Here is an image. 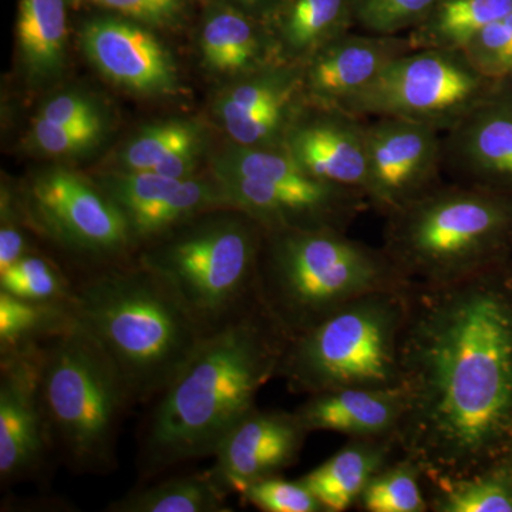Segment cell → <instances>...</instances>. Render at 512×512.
I'll return each mask as SVG.
<instances>
[{
    "mask_svg": "<svg viewBox=\"0 0 512 512\" xmlns=\"http://www.w3.org/2000/svg\"><path fill=\"white\" fill-rule=\"evenodd\" d=\"M505 261L443 284L410 282L400 340L399 456L423 476L510 461L512 275Z\"/></svg>",
    "mask_w": 512,
    "mask_h": 512,
    "instance_id": "1",
    "label": "cell"
},
{
    "mask_svg": "<svg viewBox=\"0 0 512 512\" xmlns=\"http://www.w3.org/2000/svg\"><path fill=\"white\" fill-rule=\"evenodd\" d=\"M288 336L261 302L204 336L157 397L141 447V474L212 457L222 439L256 407L259 390L278 375Z\"/></svg>",
    "mask_w": 512,
    "mask_h": 512,
    "instance_id": "2",
    "label": "cell"
},
{
    "mask_svg": "<svg viewBox=\"0 0 512 512\" xmlns=\"http://www.w3.org/2000/svg\"><path fill=\"white\" fill-rule=\"evenodd\" d=\"M73 308L136 404L157 399L204 339L170 286L137 259L77 282Z\"/></svg>",
    "mask_w": 512,
    "mask_h": 512,
    "instance_id": "3",
    "label": "cell"
},
{
    "mask_svg": "<svg viewBox=\"0 0 512 512\" xmlns=\"http://www.w3.org/2000/svg\"><path fill=\"white\" fill-rule=\"evenodd\" d=\"M383 248L333 228L265 232L258 298L289 339L360 296L409 284Z\"/></svg>",
    "mask_w": 512,
    "mask_h": 512,
    "instance_id": "4",
    "label": "cell"
},
{
    "mask_svg": "<svg viewBox=\"0 0 512 512\" xmlns=\"http://www.w3.org/2000/svg\"><path fill=\"white\" fill-rule=\"evenodd\" d=\"M265 229L237 208L198 215L138 249L207 336L259 302Z\"/></svg>",
    "mask_w": 512,
    "mask_h": 512,
    "instance_id": "5",
    "label": "cell"
},
{
    "mask_svg": "<svg viewBox=\"0 0 512 512\" xmlns=\"http://www.w3.org/2000/svg\"><path fill=\"white\" fill-rule=\"evenodd\" d=\"M512 247V197L457 183L386 217L383 249L410 282L443 284L501 264Z\"/></svg>",
    "mask_w": 512,
    "mask_h": 512,
    "instance_id": "6",
    "label": "cell"
},
{
    "mask_svg": "<svg viewBox=\"0 0 512 512\" xmlns=\"http://www.w3.org/2000/svg\"><path fill=\"white\" fill-rule=\"evenodd\" d=\"M40 397L50 444L67 467L110 474L123 417L136 403L110 357L79 323L43 345Z\"/></svg>",
    "mask_w": 512,
    "mask_h": 512,
    "instance_id": "7",
    "label": "cell"
},
{
    "mask_svg": "<svg viewBox=\"0 0 512 512\" xmlns=\"http://www.w3.org/2000/svg\"><path fill=\"white\" fill-rule=\"evenodd\" d=\"M407 285L360 296L293 336L276 377L289 392L306 396L348 387H400Z\"/></svg>",
    "mask_w": 512,
    "mask_h": 512,
    "instance_id": "8",
    "label": "cell"
},
{
    "mask_svg": "<svg viewBox=\"0 0 512 512\" xmlns=\"http://www.w3.org/2000/svg\"><path fill=\"white\" fill-rule=\"evenodd\" d=\"M231 208L245 212L265 232L333 228L348 231L370 208L365 195L306 173L284 148L227 143L211 161Z\"/></svg>",
    "mask_w": 512,
    "mask_h": 512,
    "instance_id": "9",
    "label": "cell"
},
{
    "mask_svg": "<svg viewBox=\"0 0 512 512\" xmlns=\"http://www.w3.org/2000/svg\"><path fill=\"white\" fill-rule=\"evenodd\" d=\"M16 192L30 229L73 258L100 269L131 261L138 251L119 207L94 177L50 165Z\"/></svg>",
    "mask_w": 512,
    "mask_h": 512,
    "instance_id": "10",
    "label": "cell"
},
{
    "mask_svg": "<svg viewBox=\"0 0 512 512\" xmlns=\"http://www.w3.org/2000/svg\"><path fill=\"white\" fill-rule=\"evenodd\" d=\"M497 82L471 64L463 50L413 49L393 60L365 92L342 109L360 117H397L441 133L464 119Z\"/></svg>",
    "mask_w": 512,
    "mask_h": 512,
    "instance_id": "11",
    "label": "cell"
},
{
    "mask_svg": "<svg viewBox=\"0 0 512 512\" xmlns=\"http://www.w3.org/2000/svg\"><path fill=\"white\" fill-rule=\"evenodd\" d=\"M89 12L77 29V42L107 82L144 99L180 96V67L163 33L113 13Z\"/></svg>",
    "mask_w": 512,
    "mask_h": 512,
    "instance_id": "12",
    "label": "cell"
},
{
    "mask_svg": "<svg viewBox=\"0 0 512 512\" xmlns=\"http://www.w3.org/2000/svg\"><path fill=\"white\" fill-rule=\"evenodd\" d=\"M437 128L397 117H376L367 126L370 208L389 217L441 184L443 136Z\"/></svg>",
    "mask_w": 512,
    "mask_h": 512,
    "instance_id": "13",
    "label": "cell"
},
{
    "mask_svg": "<svg viewBox=\"0 0 512 512\" xmlns=\"http://www.w3.org/2000/svg\"><path fill=\"white\" fill-rule=\"evenodd\" d=\"M306 104L303 64L279 63L222 84L211 110L229 143L282 148Z\"/></svg>",
    "mask_w": 512,
    "mask_h": 512,
    "instance_id": "14",
    "label": "cell"
},
{
    "mask_svg": "<svg viewBox=\"0 0 512 512\" xmlns=\"http://www.w3.org/2000/svg\"><path fill=\"white\" fill-rule=\"evenodd\" d=\"M94 180L116 202L138 249L198 215L231 207L212 174L173 178L148 171L104 170Z\"/></svg>",
    "mask_w": 512,
    "mask_h": 512,
    "instance_id": "15",
    "label": "cell"
},
{
    "mask_svg": "<svg viewBox=\"0 0 512 512\" xmlns=\"http://www.w3.org/2000/svg\"><path fill=\"white\" fill-rule=\"evenodd\" d=\"M42 346L0 356V483L36 477L52 453L40 397Z\"/></svg>",
    "mask_w": 512,
    "mask_h": 512,
    "instance_id": "16",
    "label": "cell"
},
{
    "mask_svg": "<svg viewBox=\"0 0 512 512\" xmlns=\"http://www.w3.org/2000/svg\"><path fill=\"white\" fill-rule=\"evenodd\" d=\"M309 434L295 412L254 407L215 450L212 476L229 495L242 497L252 484L293 466Z\"/></svg>",
    "mask_w": 512,
    "mask_h": 512,
    "instance_id": "17",
    "label": "cell"
},
{
    "mask_svg": "<svg viewBox=\"0 0 512 512\" xmlns=\"http://www.w3.org/2000/svg\"><path fill=\"white\" fill-rule=\"evenodd\" d=\"M444 168L458 183L512 197V82L491 92L443 134Z\"/></svg>",
    "mask_w": 512,
    "mask_h": 512,
    "instance_id": "18",
    "label": "cell"
},
{
    "mask_svg": "<svg viewBox=\"0 0 512 512\" xmlns=\"http://www.w3.org/2000/svg\"><path fill=\"white\" fill-rule=\"evenodd\" d=\"M367 126L365 117L342 107L308 103L282 148L312 177L366 197Z\"/></svg>",
    "mask_w": 512,
    "mask_h": 512,
    "instance_id": "19",
    "label": "cell"
},
{
    "mask_svg": "<svg viewBox=\"0 0 512 512\" xmlns=\"http://www.w3.org/2000/svg\"><path fill=\"white\" fill-rule=\"evenodd\" d=\"M195 46L202 70L222 84L284 63L268 26L222 0H200Z\"/></svg>",
    "mask_w": 512,
    "mask_h": 512,
    "instance_id": "20",
    "label": "cell"
},
{
    "mask_svg": "<svg viewBox=\"0 0 512 512\" xmlns=\"http://www.w3.org/2000/svg\"><path fill=\"white\" fill-rule=\"evenodd\" d=\"M412 50L409 36L346 33L303 64L306 99L343 107L365 92L393 60Z\"/></svg>",
    "mask_w": 512,
    "mask_h": 512,
    "instance_id": "21",
    "label": "cell"
},
{
    "mask_svg": "<svg viewBox=\"0 0 512 512\" xmlns=\"http://www.w3.org/2000/svg\"><path fill=\"white\" fill-rule=\"evenodd\" d=\"M404 407L400 387H348L312 394L295 413L309 433L332 431L350 439H394Z\"/></svg>",
    "mask_w": 512,
    "mask_h": 512,
    "instance_id": "22",
    "label": "cell"
},
{
    "mask_svg": "<svg viewBox=\"0 0 512 512\" xmlns=\"http://www.w3.org/2000/svg\"><path fill=\"white\" fill-rule=\"evenodd\" d=\"M210 144L207 124L198 119L157 121L137 130L114 154L107 170L148 171L165 177L197 175Z\"/></svg>",
    "mask_w": 512,
    "mask_h": 512,
    "instance_id": "23",
    "label": "cell"
},
{
    "mask_svg": "<svg viewBox=\"0 0 512 512\" xmlns=\"http://www.w3.org/2000/svg\"><path fill=\"white\" fill-rule=\"evenodd\" d=\"M72 9L73 0H19L16 55L32 89H49L66 73Z\"/></svg>",
    "mask_w": 512,
    "mask_h": 512,
    "instance_id": "24",
    "label": "cell"
},
{
    "mask_svg": "<svg viewBox=\"0 0 512 512\" xmlns=\"http://www.w3.org/2000/svg\"><path fill=\"white\" fill-rule=\"evenodd\" d=\"M353 0H282L266 20L284 63L305 64L355 26Z\"/></svg>",
    "mask_w": 512,
    "mask_h": 512,
    "instance_id": "25",
    "label": "cell"
},
{
    "mask_svg": "<svg viewBox=\"0 0 512 512\" xmlns=\"http://www.w3.org/2000/svg\"><path fill=\"white\" fill-rule=\"evenodd\" d=\"M397 457L394 439H352L299 480L325 512H345L356 507L369 481Z\"/></svg>",
    "mask_w": 512,
    "mask_h": 512,
    "instance_id": "26",
    "label": "cell"
},
{
    "mask_svg": "<svg viewBox=\"0 0 512 512\" xmlns=\"http://www.w3.org/2000/svg\"><path fill=\"white\" fill-rule=\"evenodd\" d=\"M510 461L460 476H423L430 511L512 512Z\"/></svg>",
    "mask_w": 512,
    "mask_h": 512,
    "instance_id": "27",
    "label": "cell"
},
{
    "mask_svg": "<svg viewBox=\"0 0 512 512\" xmlns=\"http://www.w3.org/2000/svg\"><path fill=\"white\" fill-rule=\"evenodd\" d=\"M512 12V0H439L429 18L409 33L413 49H457Z\"/></svg>",
    "mask_w": 512,
    "mask_h": 512,
    "instance_id": "28",
    "label": "cell"
},
{
    "mask_svg": "<svg viewBox=\"0 0 512 512\" xmlns=\"http://www.w3.org/2000/svg\"><path fill=\"white\" fill-rule=\"evenodd\" d=\"M228 493L210 470L140 488L107 507L110 512H227Z\"/></svg>",
    "mask_w": 512,
    "mask_h": 512,
    "instance_id": "29",
    "label": "cell"
},
{
    "mask_svg": "<svg viewBox=\"0 0 512 512\" xmlns=\"http://www.w3.org/2000/svg\"><path fill=\"white\" fill-rule=\"evenodd\" d=\"M76 323L73 305L25 301L0 291V356L45 345Z\"/></svg>",
    "mask_w": 512,
    "mask_h": 512,
    "instance_id": "30",
    "label": "cell"
},
{
    "mask_svg": "<svg viewBox=\"0 0 512 512\" xmlns=\"http://www.w3.org/2000/svg\"><path fill=\"white\" fill-rule=\"evenodd\" d=\"M356 507L365 512H427L423 471L409 458L397 457L366 485Z\"/></svg>",
    "mask_w": 512,
    "mask_h": 512,
    "instance_id": "31",
    "label": "cell"
},
{
    "mask_svg": "<svg viewBox=\"0 0 512 512\" xmlns=\"http://www.w3.org/2000/svg\"><path fill=\"white\" fill-rule=\"evenodd\" d=\"M74 289L63 269L37 249L0 271V291L25 301L73 305Z\"/></svg>",
    "mask_w": 512,
    "mask_h": 512,
    "instance_id": "32",
    "label": "cell"
},
{
    "mask_svg": "<svg viewBox=\"0 0 512 512\" xmlns=\"http://www.w3.org/2000/svg\"><path fill=\"white\" fill-rule=\"evenodd\" d=\"M110 117L77 124H53L33 119L23 137L26 153L52 160H69L92 153L106 140Z\"/></svg>",
    "mask_w": 512,
    "mask_h": 512,
    "instance_id": "33",
    "label": "cell"
},
{
    "mask_svg": "<svg viewBox=\"0 0 512 512\" xmlns=\"http://www.w3.org/2000/svg\"><path fill=\"white\" fill-rule=\"evenodd\" d=\"M198 6L200 0H73V8L113 13L160 33L180 32Z\"/></svg>",
    "mask_w": 512,
    "mask_h": 512,
    "instance_id": "34",
    "label": "cell"
},
{
    "mask_svg": "<svg viewBox=\"0 0 512 512\" xmlns=\"http://www.w3.org/2000/svg\"><path fill=\"white\" fill-rule=\"evenodd\" d=\"M439 0H353L355 23L366 32L400 36L419 28Z\"/></svg>",
    "mask_w": 512,
    "mask_h": 512,
    "instance_id": "35",
    "label": "cell"
},
{
    "mask_svg": "<svg viewBox=\"0 0 512 512\" xmlns=\"http://www.w3.org/2000/svg\"><path fill=\"white\" fill-rule=\"evenodd\" d=\"M461 50L491 82H512V12L478 32Z\"/></svg>",
    "mask_w": 512,
    "mask_h": 512,
    "instance_id": "36",
    "label": "cell"
},
{
    "mask_svg": "<svg viewBox=\"0 0 512 512\" xmlns=\"http://www.w3.org/2000/svg\"><path fill=\"white\" fill-rule=\"evenodd\" d=\"M241 498L264 512H325L318 498L301 480L289 481L281 476L252 484Z\"/></svg>",
    "mask_w": 512,
    "mask_h": 512,
    "instance_id": "37",
    "label": "cell"
},
{
    "mask_svg": "<svg viewBox=\"0 0 512 512\" xmlns=\"http://www.w3.org/2000/svg\"><path fill=\"white\" fill-rule=\"evenodd\" d=\"M30 229L18 200V192L9 184L0 192V271L23 256L36 251L29 237Z\"/></svg>",
    "mask_w": 512,
    "mask_h": 512,
    "instance_id": "38",
    "label": "cell"
},
{
    "mask_svg": "<svg viewBox=\"0 0 512 512\" xmlns=\"http://www.w3.org/2000/svg\"><path fill=\"white\" fill-rule=\"evenodd\" d=\"M106 117H110L109 110L96 94L70 89L46 97L33 119L53 124H77Z\"/></svg>",
    "mask_w": 512,
    "mask_h": 512,
    "instance_id": "39",
    "label": "cell"
},
{
    "mask_svg": "<svg viewBox=\"0 0 512 512\" xmlns=\"http://www.w3.org/2000/svg\"><path fill=\"white\" fill-rule=\"evenodd\" d=\"M222 2L229 3V5L235 6L247 15L254 16V18L266 23V20L271 18L272 13L275 12L282 0H222Z\"/></svg>",
    "mask_w": 512,
    "mask_h": 512,
    "instance_id": "40",
    "label": "cell"
}]
</instances>
